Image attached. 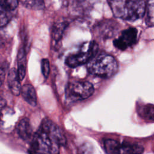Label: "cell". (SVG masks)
I'll return each instance as SVG.
<instances>
[{"instance_id":"obj_1","label":"cell","mask_w":154,"mask_h":154,"mask_svg":"<svg viewBox=\"0 0 154 154\" xmlns=\"http://www.w3.org/2000/svg\"><path fill=\"white\" fill-rule=\"evenodd\" d=\"M66 144V139L61 129L46 118L34 135L31 151L34 154H59L60 147Z\"/></svg>"},{"instance_id":"obj_2","label":"cell","mask_w":154,"mask_h":154,"mask_svg":"<svg viewBox=\"0 0 154 154\" xmlns=\"http://www.w3.org/2000/svg\"><path fill=\"white\" fill-rule=\"evenodd\" d=\"M114 15L122 19L135 21L146 13V4L143 0H108Z\"/></svg>"},{"instance_id":"obj_3","label":"cell","mask_w":154,"mask_h":154,"mask_svg":"<svg viewBox=\"0 0 154 154\" xmlns=\"http://www.w3.org/2000/svg\"><path fill=\"white\" fill-rule=\"evenodd\" d=\"M118 63L111 55L102 52L97 54L87 63L88 72L103 78L113 76L118 70Z\"/></svg>"},{"instance_id":"obj_4","label":"cell","mask_w":154,"mask_h":154,"mask_svg":"<svg viewBox=\"0 0 154 154\" xmlns=\"http://www.w3.org/2000/svg\"><path fill=\"white\" fill-rule=\"evenodd\" d=\"M97 50L98 46L95 42H86L82 45L77 52L67 57L66 64L70 67H76L88 63L97 54Z\"/></svg>"},{"instance_id":"obj_5","label":"cell","mask_w":154,"mask_h":154,"mask_svg":"<svg viewBox=\"0 0 154 154\" xmlns=\"http://www.w3.org/2000/svg\"><path fill=\"white\" fill-rule=\"evenodd\" d=\"M94 88L88 81H75L69 83L66 91L68 99L72 101L83 100L90 97L94 93Z\"/></svg>"},{"instance_id":"obj_6","label":"cell","mask_w":154,"mask_h":154,"mask_svg":"<svg viewBox=\"0 0 154 154\" xmlns=\"http://www.w3.org/2000/svg\"><path fill=\"white\" fill-rule=\"evenodd\" d=\"M137 39V30L135 28H129L123 31L121 35L113 41L114 46L117 49L124 51L128 47L135 44Z\"/></svg>"},{"instance_id":"obj_7","label":"cell","mask_w":154,"mask_h":154,"mask_svg":"<svg viewBox=\"0 0 154 154\" xmlns=\"http://www.w3.org/2000/svg\"><path fill=\"white\" fill-rule=\"evenodd\" d=\"M20 79L18 76L17 70L12 68L8 72L7 82L8 87L13 95L18 96L21 93L22 87L20 83Z\"/></svg>"},{"instance_id":"obj_8","label":"cell","mask_w":154,"mask_h":154,"mask_svg":"<svg viewBox=\"0 0 154 154\" xmlns=\"http://www.w3.org/2000/svg\"><path fill=\"white\" fill-rule=\"evenodd\" d=\"M17 130L19 137L23 140H29L32 134V128L29 120L27 118H23L20 120Z\"/></svg>"},{"instance_id":"obj_9","label":"cell","mask_w":154,"mask_h":154,"mask_svg":"<svg viewBox=\"0 0 154 154\" xmlns=\"http://www.w3.org/2000/svg\"><path fill=\"white\" fill-rule=\"evenodd\" d=\"M115 30V23L111 20H106L99 23L98 33L103 38H111L113 36Z\"/></svg>"},{"instance_id":"obj_10","label":"cell","mask_w":154,"mask_h":154,"mask_svg":"<svg viewBox=\"0 0 154 154\" xmlns=\"http://www.w3.org/2000/svg\"><path fill=\"white\" fill-rule=\"evenodd\" d=\"M21 94L23 99L30 105L35 106L37 105V95L34 87L29 84L22 87Z\"/></svg>"},{"instance_id":"obj_11","label":"cell","mask_w":154,"mask_h":154,"mask_svg":"<svg viewBox=\"0 0 154 154\" xmlns=\"http://www.w3.org/2000/svg\"><path fill=\"white\" fill-rule=\"evenodd\" d=\"M143 151V147L138 144L124 143L121 144V154H141Z\"/></svg>"},{"instance_id":"obj_12","label":"cell","mask_w":154,"mask_h":154,"mask_svg":"<svg viewBox=\"0 0 154 154\" xmlns=\"http://www.w3.org/2000/svg\"><path fill=\"white\" fill-rule=\"evenodd\" d=\"M104 147L108 154H121V144L112 139H106L103 143Z\"/></svg>"},{"instance_id":"obj_13","label":"cell","mask_w":154,"mask_h":154,"mask_svg":"<svg viewBox=\"0 0 154 154\" xmlns=\"http://www.w3.org/2000/svg\"><path fill=\"white\" fill-rule=\"evenodd\" d=\"M17 73L20 81L24 78L26 73V64H25V55L23 49H20L18 55V68Z\"/></svg>"},{"instance_id":"obj_14","label":"cell","mask_w":154,"mask_h":154,"mask_svg":"<svg viewBox=\"0 0 154 154\" xmlns=\"http://www.w3.org/2000/svg\"><path fill=\"white\" fill-rule=\"evenodd\" d=\"M146 13V24L149 26H154V0H147Z\"/></svg>"},{"instance_id":"obj_15","label":"cell","mask_w":154,"mask_h":154,"mask_svg":"<svg viewBox=\"0 0 154 154\" xmlns=\"http://www.w3.org/2000/svg\"><path fill=\"white\" fill-rule=\"evenodd\" d=\"M19 0H0L1 11L11 12L16 8Z\"/></svg>"},{"instance_id":"obj_16","label":"cell","mask_w":154,"mask_h":154,"mask_svg":"<svg viewBox=\"0 0 154 154\" xmlns=\"http://www.w3.org/2000/svg\"><path fill=\"white\" fill-rule=\"evenodd\" d=\"M26 7L33 10H42L44 8L43 0H19Z\"/></svg>"},{"instance_id":"obj_17","label":"cell","mask_w":154,"mask_h":154,"mask_svg":"<svg viewBox=\"0 0 154 154\" xmlns=\"http://www.w3.org/2000/svg\"><path fill=\"white\" fill-rule=\"evenodd\" d=\"M67 26V23L66 22H62L60 23H57V24H55L53 28V37L55 40H60L62 34L64 32V30Z\"/></svg>"},{"instance_id":"obj_18","label":"cell","mask_w":154,"mask_h":154,"mask_svg":"<svg viewBox=\"0 0 154 154\" xmlns=\"http://www.w3.org/2000/svg\"><path fill=\"white\" fill-rule=\"evenodd\" d=\"M141 114L147 120L154 121V106L147 105L141 108Z\"/></svg>"},{"instance_id":"obj_19","label":"cell","mask_w":154,"mask_h":154,"mask_svg":"<svg viewBox=\"0 0 154 154\" xmlns=\"http://www.w3.org/2000/svg\"><path fill=\"white\" fill-rule=\"evenodd\" d=\"M41 69L43 76L45 78H47L49 76L50 72V66L49 60L46 58L43 59L41 62Z\"/></svg>"},{"instance_id":"obj_20","label":"cell","mask_w":154,"mask_h":154,"mask_svg":"<svg viewBox=\"0 0 154 154\" xmlns=\"http://www.w3.org/2000/svg\"><path fill=\"white\" fill-rule=\"evenodd\" d=\"M8 64L7 62H4L1 64V71H0V79H1V84H2L4 79L5 78V75L6 73L7 70L8 69Z\"/></svg>"},{"instance_id":"obj_21","label":"cell","mask_w":154,"mask_h":154,"mask_svg":"<svg viewBox=\"0 0 154 154\" xmlns=\"http://www.w3.org/2000/svg\"><path fill=\"white\" fill-rule=\"evenodd\" d=\"M5 103H6L5 100H4L3 98H1V108H3V106L5 105Z\"/></svg>"}]
</instances>
